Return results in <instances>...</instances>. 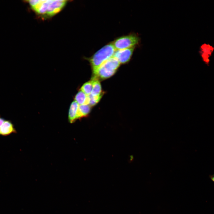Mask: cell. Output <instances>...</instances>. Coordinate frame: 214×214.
I'll use <instances>...</instances> for the list:
<instances>
[{
	"label": "cell",
	"instance_id": "ba28073f",
	"mask_svg": "<svg viewBox=\"0 0 214 214\" xmlns=\"http://www.w3.org/2000/svg\"><path fill=\"white\" fill-rule=\"evenodd\" d=\"M79 105L75 101L73 102L70 105L68 114V120L70 123H73L78 119Z\"/></svg>",
	"mask_w": 214,
	"mask_h": 214
},
{
	"label": "cell",
	"instance_id": "5b68a950",
	"mask_svg": "<svg viewBox=\"0 0 214 214\" xmlns=\"http://www.w3.org/2000/svg\"><path fill=\"white\" fill-rule=\"evenodd\" d=\"M135 47L117 50L115 51L113 57L116 58L120 64H125L130 60Z\"/></svg>",
	"mask_w": 214,
	"mask_h": 214
},
{
	"label": "cell",
	"instance_id": "7a4b0ae2",
	"mask_svg": "<svg viewBox=\"0 0 214 214\" xmlns=\"http://www.w3.org/2000/svg\"><path fill=\"white\" fill-rule=\"evenodd\" d=\"M116 49L112 43L104 46L89 59L93 71L96 70L101 64L113 57Z\"/></svg>",
	"mask_w": 214,
	"mask_h": 214
},
{
	"label": "cell",
	"instance_id": "277c9868",
	"mask_svg": "<svg viewBox=\"0 0 214 214\" xmlns=\"http://www.w3.org/2000/svg\"><path fill=\"white\" fill-rule=\"evenodd\" d=\"M139 41V37L133 34L119 37L112 43L116 50H119L135 47Z\"/></svg>",
	"mask_w": 214,
	"mask_h": 214
},
{
	"label": "cell",
	"instance_id": "6da1fadb",
	"mask_svg": "<svg viewBox=\"0 0 214 214\" xmlns=\"http://www.w3.org/2000/svg\"><path fill=\"white\" fill-rule=\"evenodd\" d=\"M31 8L45 18L52 17L60 12L67 3L66 0L28 1Z\"/></svg>",
	"mask_w": 214,
	"mask_h": 214
},
{
	"label": "cell",
	"instance_id": "3957f363",
	"mask_svg": "<svg viewBox=\"0 0 214 214\" xmlns=\"http://www.w3.org/2000/svg\"><path fill=\"white\" fill-rule=\"evenodd\" d=\"M120 63L114 57L109 59L93 71L95 77L97 79H105L112 76L119 67Z\"/></svg>",
	"mask_w": 214,
	"mask_h": 214
},
{
	"label": "cell",
	"instance_id": "9a60e30c",
	"mask_svg": "<svg viewBox=\"0 0 214 214\" xmlns=\"http://www.w3.org/2000/svg\"><path fill=\"white\" fill-rule=\"evenodd\" d=\"M210 177L211 180L214 182V174L212 175H210Z\"/></svg>",
	"mask_w": 214,
	"mask_h": 214
},
{
	"label": "cell",
	"instance_id": "30bf717a",
	"mask_svg": "<svg viewBox=\"0 0 214 214\" xmlns=\"http://www.w3.org/2000/svg\"><path fill=\"white\" fill-rule=\"evenodd\" d=\"M90 110L91 106L88 104L79 105L78 113V119L87 116Z\"/></svg>",
	"mask_w": 214,
	"mask_h": 214
},
{
	"label": "cell",
	"instance_id": "8fae6325",
	"mask_svg": "<svg viewBox=\"0 0 214 214\" xmlns=\"http://www.w3.org/2000/svg\"><path fill=\"white\" fill-rule=\"evenodd\" d=\"M74 99L79 105L88 104V96L81 90L75 95Z\"/></svg>",
	"mask_w": 214,
	"mask_h": 214
},
{
	"label": "cell",
	"instance_id": "7c38bea8",
	"mask_svg": "<svg viewBox=\"0 0 214 214\" xmlns=\"http://www.w3.org/2000/svg\"><path fill=\"white\" fill-rule=\"evenodd\" d=\"M92 86V82L91 80L84 83L81 87V90L88 96L91 94Z\"/></svg>",
	"mask_w": 214,
	"mask_h": 214
},
{
	"label": "cell",
	"instance_id": "5bb4252c",
	"mask_svg": "<svg viewBox=\"0 0 214 214\" xmlns=\"http://www.w3.org/2000/svg\"><path fill=\"white\" fill-rule=\"evenodd\" d=\"M5 119L4 118L0 115V128L3 124Z\"/></svg>",
	"mask_w": 214,
	"mask_h": 214
},
{
	"label": "cell",
	"instance_id": "8992f818",
	"mask_svg": "<svg viewBox=\"0 0 214 214\" xmlns=\"http://www.w3.org/2000/svg\"><path fill=\"white\" fill-rule=\"evenodd\" d=\"M214 52V47L210 44L204 43L200 47L199 53L202 61L209 65L210 58Z\"/></svg>",
	"mask_w": 214,
	"mask_h": 214
},
{
	"label": "cell",
	"instance_id": "52a82bcc",
	"mask_svg": "<svg viewBox=\"0 0 214 214\" xmlns=\"http://www.w3.org/2000/svg\"><path fill=\"white\" fill-rule=\"evenodd\" d=\"M17 132L12 121L5 119L0 128V135L6 136Z\"/></svg>",
	"mask_w": 214,
	"mask_h": 214
},
{
	"label": "cell",
	"instance_id": "9c48e42d",
	"mask_svg": "<svg viewBox=\"0 0 214 214\" xmlns=\"http://www.w3.org/2000/svg\"><path fill=\"white\" fill-rule=\"evenodd\" d=\"M92 80L93 86L90 94L93 96H99L103 95L101 85L98 79L93 77Z\"/></svg>",
	"mask_w": 214,
	"mask_h": 214
},
{
	"label": "cell",
	"instance_id": "4fadbf2b",
	"mask_svg": "<svg viewBox=\"0 0 214 214\" xmlns=\"http://www.w3.org/2000/svg\"><path fill=\"white\" fill-rule=\"evenodd\" d=\"M102 95L93 96L90 94L88 95V105L90 106H93L96 105L100 101Z\"/></svg>",
	"mask_w": 214,
	"mask_h": 214
}]
</instances>
